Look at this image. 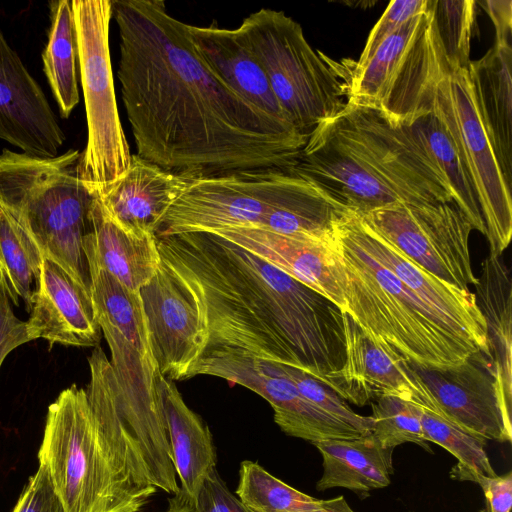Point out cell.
Instances as JSON below:
<instances>
[{
    "label": "cell",
    "mask_w": 512,
    "mask_h": 512,
    "mask_svg": "<svg viewBox=\"0 0 512 512\" xmlns=\"http://www.w3.org/2000/svg\"><path fill=\"white\" fill-rule=\"evenodd\" d=\"M324 244L343 297L342 311L389 353L408 363L443 369L480 352L367 250L349 208L334 219Z\"/></svg>",
    "instance_id": "obj_4"
},
{
    "label": "cell",
    "mask_w": 512,
    "mask_h": 512,
    "mask_svg": "<svg viewBox=\"0 0 512 512\" xmlns=\"http://www.w3.org/2000/svg\"><path fill=\"white\" fill-rule=\"evenodd\" d=\"M431 112L464 162L485 224L489 255H502L512 234L511 187L483 123L469 67L452 69L438 84Z\"/></svg>",
    "instance_id": "obj_11"
},
{
    "label": "cell",
    "mask_w": 512,
    "mask_h": 512,
    "mask_svg": "<svg viewBox=\"0 0 512 512\" xmlns=\"http://www.w3.org/2000/svg\"><path fill=\"white\" fill-rule=\"evenodd\" d=\"M350 213L355 231L367 250L489 358L486 323L475 294L423 270L374 232L359 213L351 209Z\"/></svg>",
    "instance_id": "obj_18"
},
{
    "label": "cell",
    "mask_w": 512,
    "mask_h": 512,
    "mask_svg": "<svg viewBox=\"0 0 512 512\" xmlns=\"http://www.w3.org/2000/svg\"><path fill=\"white\" fill-rule=\"evenodd\" d=\"M291 169L359 214L453 201L446 178L409 126L393 125L370 108L346 105L320 124Z\"/></svg>",
    "instance_id": "obj_3"
},
{
    "label": "cell",
    "mask_w": 512,
    "mask_h": 512,
    "mask_svg": "<svg viewBox=\"0 0 512 512\" xmlns=\"http://www.w3.org/2000/svg\"><path fill=\"white\" fill-rule=\"evenodd\" d=\"M138 292L161 375L172 381L189 379L208 341L200 303L162 258L153 278Z\"/></svg>",
    "instance_id": "obj_14"
},
{
    "label": "cell",
    "mask_w": 512,
    "mask_h": 512,
    "mask_svg": "<svg viewBox=\"0 0 512 512\" xmlns=\"http://www.w3.org/2000/svg\"><path fill=\"white\" fill-rule=\"evenodd\" d=\"M239 29L261 64L288 121L307 138L346 106L341 66L307 42L301 26L282 11L262 8Z\"/></svg>",
    "instance_id": "obj_8"
},
{
    "label": "cell",
    "mask_w": 512,
    "mask_h": 512,
    "mask_svg": "<svg viewBox=\"0 0 512 512\" xmlns=\"http://www.w3.org/2000/svg\"><path fill=\"white\" fill-rule=\"evenodd\" d=\"M408 126L446 178L453 201L473 228L485 235L486 228L473 184L458 148L444 125L430 112Z\"/></svg>",
    "instance_id": "obj_30"
},
{
    "label": "cell",
    "mask_w": 512,
    "mask_h": 512,
    "mask_svg": "<svg viewBox=\"0 0 512 512\" xmlns=\"http://www.w3.org/2000/svg\"><path fill=\"white\" fill-rule=\"evenodd\" d=\"M450 71L428 0L427 9L387 37L363 67L346 65V105L410 125L431 112L437 86Z\"/></svg>",
    "instance_id": "obj_9"
},
{
    "label": "cell",
    "mask_w": 512,
    "mask_h": 512,
    "mask_svg": "<svg viewBox=\"0 0 512 512\" xmlns=\"http://www.w3.org/2000/svg\"><path fill=\"white\" fill-rule=\"evenodd\" d=\"M489 14L496 29V44L511 45L512 1L485 0L476 2Z\"/></svg>",
    "instance_id": "obj_41"
},
{
    "label": "cell",
    "mask_w": 512,
    "mask_h": 512,
    "mask_svg": "<svg viewBox=\"0 0 512 512\" xmlns=\"http://www.w3.org/2000/svg\"><path fill=\"white\" fill-rule=\"evenodd\" d=\"M188 29L201 58L226 85L250 104L291 124L239 27L225 29L188 24Z\"/></svg>",
    "instance_id": "obj_22"
},
{
    "label": "cell",
    "mask_w": 512,
    "mask_h": 512,
    "mask_svg": "<svg viewBox=\"0 0 512 512\" xmlns=\"http://www.w3.org/2000/svg\"><path fill=\"white\" fill-rule=\"evenodd\" d=\"M470 74L483 123L507 184H512V46L496 44Z\"/></svg>",
    "instance_id": "obj_25"
},
{
    "label": "cell",
    "mask_w": 512,
    "mask_h": 512,
    "mask_svg": "<svg viewBox=\"0 0 512 512\" xmlns=\"http://www.w3.org/2000/svg\"><path fill=\"white\" fill-rule=\"evenodd\" d=\"M344 362L327 378V386L345 401L364 406L392 395L409 399L411 376L406 361L389 353L342 311Z\"/></svg>",
    "instance_id": "obj_19"
},
{
    "label": "cell",
    "mask_w": 512,
    "mask_h": 512,
    "mask_svg": "<svg viewBox=\"0 0 512 512\" xmlns=\"http://www.w3.org/2000/svg\"><path fill=\"white\" fill-rule=\"evenodd\" d=\"M11 512H64L43 465L29 477Z\"/></svg>",
    "instance_id": "obj_37"
},
{
    "label": "cell",
    "mask_w": 512,
    "mask_h": 512,
    "mask_svg": "<svg viewBox=\"0 0 512 512\" xmlns=\"http://www.w3.org/2000/svg\"><path fill=\"white\" fill-rule=\"evenodd\" d=\"M189 177L132 154L128 170L97 196L108 214L123 227L156 234L160 219Z\"/></svg>",
    "instance_id": "obj_20"
},
{
    "label": "cell",
    "mask_w": 512,
    "mask_h": 512,
    "mask_svg": "<svg viewBox=\"0 0 512 512\" xmlns=\"http://www.w3.org/2000/svg\"><path fill=\"white\" fill-rule=\"evenodd\" d=\"M159 389L180 491L194 501L204 480L216 468L213 437L202 418L187 406L172 380L160 375Z\"/></svg>",
    "instance_id": "obj_24"
},
{
    "label": "cell",
    "mask_w": 512,
    "mask_h": 512,
    "mask_svg": "<svg viewBox=\"0 0 512 512\" xmlns=\"http://www.w3.org/2000/svg\"><path fill=\"white\" fill-rule=\"evenodd\" d=\"M197 375L219 377L257 393L271 405L275 423L289 436L312 444L366 436L307 400L269 361L234 352L205 351L189 379Z\"/></svg>",
    "instance_id": "obj_13"
},
{
    "label": "cell",
    "mask_w": 512,
    "mask_h": 512,
    "mask_svg": "<svg viewBox=\"0 0 512 512\" xmlns=\"http://www.w3.org/2000/svg\"><path fill=\"white\" fill-rule=\"evenodd\" d=\"M210 233L251 252L343 310V297L326 257L325 235L290 236L249 227L222 229Z\"/></svg>",
    "instance_id": "obj_21"
},
{
    "label": "cell",
    "mask_w": 512,
    "mask_h": 512,
    "mask_svg": "<svg viewBox=\"0 0 512 512\" xmlns=\"http://www.w3.org/2000/svg\"><path fill=\"white\" fill-rule=\"evenodd\" d=\"M51 26L42 53L43 69L62 118L79 102L78 48L71 0L49 3Z\"/></svg>",
    "instance_id": "obj_29"
},
{
    "label": "cell",
    "mask_w": 512,
    "mask_h": 512,
    "mask_svg": "<svg viewBox=\"0 0 512 512\" xmlns=\"http://www.w3.org/2000/svg\"><path fill=\"white\" fill-rule=\"evenodd\" d=\"M469 481L477 483L485 495V507L480 512H510L512 505V473L486 477L474 475Z\"/></svg>",
    "instance_id": "obj_40"
},
{
    "label": "cell",
    "mask_w": 512,
    "mask_h": 512,
    "mask_svg": "<svg viewBox=\"0 0 512 512\" xmlns=\"http://www.w3.org/2000/svg\"><path fill=\"white\" fill-rule=\"evenodd\" d=\"M92 223L93 232L86 242L88 261L124 288L138 292L161 263L156 234L123 227L108 214L98 196L92 207Z\"/></svg>",
    "instance_id": "obj_23"
},
{
    "label": "cell",
    "mask_w": 512,
    "mask_h": 512,
    "mask_svg": "<svg viewBox=\"0 0 512 512\" xmlns=\"http://www.w3.org/2000/svg\"><path fill=\"white\" fill-rule=\"evenodd\" d=\"M360 216L380 237L440 280L462 291L477 284L469 250L474 228L454 201L423 206L399 203Z\"/></svg>",
    "instance_id": "obj_12"
},
{
    "label": "cell",
    "mask_w": 512,
    "mask_h": 512,
    "mask_svg": "<svg viewBox=\"0 0 512 512\" xmlns=\"http://www.w3.org/2000/svg\"><path fill=\"white\" fill-rule=\"evenodd\" d=\"M236 494L251 512H309L323 502L286 484L251 460L240 464Z\"/></svg>",
    "instance_id": "obj_32"
},
{
    "label": "cell",
    "mask_w": 512,
    "mask_h": 512,
    "mask_svg": "<svg viewBox=\"0 0 512 512\" xmlns=\"http://www.w3.org/2000/svg\"><path fill=\"white\" fill-rule=\"evenodd\" d=\"M407 364L460 427L486 441H511V400L485 354L443 369Z\"/></svg>",
    "instance_id": "obj_15"
},
{
    "label": "cell",
    "mask_w": 512,
    "mask_h": 512,
    "mask_svg": "<svg viewBox=\"0 0 512 512\" xmlns=\"http://www.w3.org/2000/svg\"><path fill=\"white\" fill-rule=\"evenodd\" d=\"M38 460L64 512H140L157 492L136 485L118 469L86 390L75 384L48 407Z\"/></svg>",
    "instance_id": "obj_7"
},
{
    "label": "cell",
    "mask_w": 512,
    "mask_h": 512,
    "mask_svg": "<svg viewBox=\"0 0 512 512\" xmlns=\"http://www.w3.org/2000/svg\"><path fill=\"white\" fill-rule=\"evenodd\" d=\"M406 367L412 379L408 400L418 408L427 441L441 446L457 459L451 477L469 481L474 475L496 476L484 449L487 441L466 431L445 414L407 362Z\"/></svg>",
    "instance_id": "obj_27"
},
{
    "label": "cell",
    "mask_w": 512,
    "mask_h": 512,
    "mask_svg": "<svg viewBox=\"0 0 512 512\" xmlns=\"http://www.w3.org/2000/svg\"><path fill=\"white\" fill-rule=\"evenodd\" d=\"M275 370L290 380L298 391L311 403L348 424L363 435L372 432V419L356 413L346 401L331 388L315 379L311 375L294 367L271 362Z\"/></svg>",
    "instance_id": "obj_35"
},
{
    "label": "cell",
    "mask_w": 512,
    "mask_h": 512,
    "mask_svg": "<svg viewBox=\"0 0 512 512\" xmlns=\"http://www.w3.org/2000/svg\"><path fill=\"white\" fill-rule=\"evenodd\" d=\"M29 341L27 323L15 315L10 299L0 285V368L12 350Z\"/></svg>",
    "instance_id": "obj_39"
},
{
    "label": "cell",
    "mask_w": 512,
    "mask_h": 512,
    "mask_svg": "<svg viewBox=\"0 0 512 512\" xmlns=\"http://www.w3.org/2000/svg\"><path fill=\"white\" fill-rule=\"evenodd\" d=\"M428 0H394L371 30L358 61L351 62L352 70L363 67L378 46L404 23L427 9Z\"/></svg>",
    "instance_id": "obj_36"
},
{
    "label": "cell",
    "mask_w": 512,
    "mask_h": 512,
    "mask_svg": "<svg viewBox=\"0 0 512 512\" xmlns=\"http://www.w3.org/2000/svg\"><path fill=\"white\" fill-rule=\"evenodd\" d=\"M372 432L385 448L414 443L429 450L417 406L410 400L385 395L371 402Z\"/></svg>",
    "instance_id": "obj_33"
},
{
    "label": "cell",
    "mask_w": 512,
    "mask_h": 512,
    "mask_svg": "<svg viewBox=\"0 0 512 512\" xmlns=\"http://www.w3.org/2000/svg\"><path fill=\"white\" fill-rule=\"evenodd\" d=\"M167 508L160 512H195L193 502L180 489L173 497L168 498Z\"/></svg>",
    "instance_id": "obj_42"
},
{
    "label": "cell",
    "mask_w": 512,
    "mask_h": 512,
    "mask_svg": "<svg viewBox=\"0 0 512 512\" xmlns=\"http://www.w3.org/2000/svg\"><path fill=\"white\" fill-rule=\"evenodd\" d=\"M343 208L291 168L190 176L160 219L156 236L257 228L271 213L302 223L325 224Z\"/></svg>",
    "instance_id": "obj_6"
},
{
    "label": "cell",
    "mask_w": 512,
    "mask_h": 512,
    "mask_svg": "<svg viewBox=\"0 0 512 512\" xmlns=\"http://www.w3.org/2000/svg\"><path fill=\"white\" fill-rule=\"evenodd\" d=\"M476 300L487 328L489 360L511 400V302L510 272L502 255H489L482 264Z\"/></svg>",
    "instance_id": "obj_28"
},
{
    "label": "cell",
    "mask_w": 512,
    "mask_h": 512,
    "mask_svg": "<svg viewBox=\"0 0 512 512\" xmlns=\"http://www.w3.org/2000/svg\"><path fill=\"white\" fill-rule=\"evenodd\" d=\"M0 139L23 153L52 158L65 135L37 81L0 28Z\"/></svg>",
    "instance_id": "obj_16"
},
{
    "label": "cell",
    "mask_w": 512,
    "mask_h": 512,
    "mask_svg": "<svg viewBox=\"0 0 512 512\" xmlns=\"http://www.w3.org/2000/svg\"><path fill=\"white\" fill-rule=\"evenodd\" d=\"M81 153L70 149L42 158L0 153V209L46 256L91 292L86 242L93 232L97 195L79 173Z\"/></svg>",
    "instance_id": "obj_5"
},
{
    "label": "cell",
    "mask_w": 512,
    "mask_h": 512,
    "mask_svg": "<svg viewBox=\"0 0 512 512\" xmlns=\"http://www.w3.org/2000/svg\"><path fill=\"white\" fill-rule=\"evenodd\" d=\"M71 4L88 136L79 173L98 195L128 170L132 157L119 117L110 57L112 0Z\"/></svg>",
    "instance_id": "obj_10"
},
{
    "label": "cell",
    "mask_w": 512,
    "mask_h": 512,
    "mask_svg": "<svg viewBox=\"0 0 512 512\" xmlns=\"http://www.w3.org/2000/svg\"><path fill=\"white\" fill-rule=\"evenodd\" d=\"M322 456L323 474L316 488H344L366 497L387 487L393 474L394 449L382 446L372 434L313 444Z\"/></svg>",
    "instance_id": "obj_26"
},
{
    "label": "cell",
    "mask_w": 512,
    "mask_h": 512,
    "mask_svg": "<svg viewBox=\"0 0 512 512\" xmlns=\"http://www.w3.org/2000/svg\"><path fill=\"white\" fill-rule=\"evenodd\" d=\"M117 77L137 155L186 176L290 169L307 137L250 104L201 58L161 0H112Z\"/></svg>",
    "instance_id": "obj_1"
},
{
    "label": "cell",
    "mask_w": 512,
    "mask_h": 512,
    "mask_svg": "<svg viewBox=\"0 0 512 512\" xmlns=\"http://www.w3.org/2000/svg\"><path fill=\"white\" fill-rule=\"evenodd\" d=\"M192 502L195 512H251L229 490L216 468L206 477Z\"/></svg>",
    "instance_id": "obj_38"
},
{
    "label": "cell",
    "mask_w": 512,
    "mask_h": 512,
    "mask_svg": "<svg viewBox=\"0 0 512 512\" xmlns=\"http://www.w3.org/2000/svg\"><path fill=\"white\" fill-rule=\"evenodd\" d=\"M309 512H355L343 496L323 500L322 504Z\"/></svg>",
    "instance_id": "obj_43"
},
{
    "label": "cell",
    "mask_w": 512,
    "mask_h": 512,
    "mask_svg": "<svg viewBox=\"0 0 512 512\" xmlns=\"http://www.w3.org/2000/svg\"><path fill=\"white\" fill-rule=\"evenodd\" d=\"M475 5L474 0H432L436 31L451 70L468 67L471 61Z\"/></svg>",
    "instance_id": "obj_34"
},
{
    "label": "cell",
    "mask_w": 512,
    "mask_h": 512,
    "mask_svg": "<svg viewBox=\"0 0 512 512\" xmlns=\"http://www.w3.org/2000/svg\"><path fill=\"white\" fill-rule=\"evenodd\" d=\"M43 257L32 239L0 209V285L15 305L23 300L28 312Z\"/></svg>",
    "instance_id": "obj_31"
},
{
    "label": "cell",
    "mask_w": 512,
    "mask_h": 512,
    "mask_svg": "<svg viewBox=\"0 0 512 512\" xmlns=\"http://www.w3.org/2000/svg\"><path fill=\"white\" fill-rule=\"evenodd\" d=\"M158 248L203 309L205 351L294 367L326 386L342 366V311L315 290L210 232L158 238Z\"/></svg>",
    "instance_id": "obj_2"
},
{
    "label": "cell",
    "mask_w": 512,
    "mask_h": 512,
    "mask_svg": "<svg viewBox=\"0 0 512 512\" xmlns=\"http://www.w3.org/2000/svg\"><path fill=\"white\" fill-rule=\"evenodd\" d=\"M26 323L31 341L42 338L50 346L96 347L102 333L91 292L46 256Z\"/></svg>",
    "instance_id": "obj_17"
}]
</instances>
